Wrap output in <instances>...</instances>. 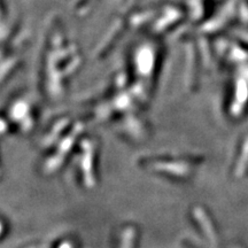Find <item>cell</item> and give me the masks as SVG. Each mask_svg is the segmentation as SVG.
<instances>
[{
	"instance_id": "cell-1",
	"label": "cell",
	"mask_w": 248,
	"mask_h": 248,
	"mask_svg": "<svg viewBox=\"0 0 248 248\" xmlns=\"http://www.w3.org/2000/svg\"><path fill=\"white\" fill-rule=\"evenodd\" d=\"M131 241H132V232L130 231L129 232V237H128V235H126V237L124 238L123 248H130V246H131Z\"/></svg>"
}]
</instances>
